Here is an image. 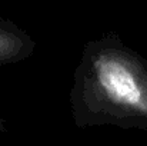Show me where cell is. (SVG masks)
I'll return each mask as SVG.
<instances>
[{"mask_svg":"<svg viewBox=\"0 0 147 146\" xmlns=\"http://www.w3.org/2000/svg\"><path fill=\"white\" fill-rule=\"evenodd\" d=\"M76 128L147 129V59L116 32L89 40L70 89Z\"/></svg>","mask_w":147,"mask_h":146,"instance_id":"6da1fadb","label":"cell"},{"mask_svg":"<svg viewBox=\"0 0 147 146\" xmlns=\"http://www.w3.org/2000/svg\"><path fill=\"white\" fill-rule=\"evenodd\" d=\"M34 39L13 20L0 16V66L14 65L33 56Z\"/></svg>","mask_w":147,"mask_h":146,"instance_id":"7a4b0ae2","label":"cell"},{"mask_svg":"<svg viewBox=\"0 0 147 146\" xmlns=\"http://www.w3.org/2000/svg\"><path fill=\"white\" fill-rule=\"evenodd\" d=\"M0 132H6V119L0 115Z\"/></svg>","mask_w":147,"mask_h":146,"instance_id":"3957f363","label":"cell"}]
</instances>
